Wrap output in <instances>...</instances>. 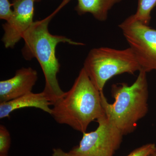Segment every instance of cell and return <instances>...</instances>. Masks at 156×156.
Listing matches in <instances>:
<instances>
[{"label": "cell", "mask_w": 156, "mask_h": 156, "mask_svg": "<svg viewBox=\"0 0 156 156\" xmlns=\"http://www.w3.org/2000/svg\"><path fill=\"white\" fill-rule=\"evenodd\" d=\"M40 1V0H36V1Z\"/></svg>", "instance_id": "cell-18"}, {"label": "cell", "mask_w": 156, "mask_h": 156, "mask_svg": "<svg viewBox=\"0 0 156 156\" xmlns=\"http://www.w3.org/2000/svg\"><path fill=\"white\" fill-rule=\"evenodd\" d=\"M101 92L83 67L69 91L53 104L51 115L58 124L83 134L90 123L105 114Z\"/></svg>", "instance_id": "cell-2"}, {"label": "cell", "mask_w": 156, "mask_h": 156, "mask_svg": "<svg viewBox=\"0 0 156 156\" xmlns=\"http://www.w3.org/2000/svg\"><path fill=\"white\" fill-rule=\"evenodd\" d=\"M84 69L100 92L107 82L118 75H134L141 70L134 52L130 48L118 50L101 47L89 51L84 61Z\"/></svg>", "instance_id": "cell-4"}, {"label": "cell", "mask_w": 156, "mask_h": 156, "mask_svg": "<svg viewBox=\"0 0 156 156\" xmlns=\"http://www.w3.org/2000/svg\"><path fill=\"white\" fill-rule=\"evenodd\" d=\"M122 0H77L76 11L80 15L89 13L99 21H105L109 11Z\"/></svg>", "instance_id": "cell-10"}, {"label": "cell", "mask_w": 156, "mask_h": 156, "mask_svg": "<svg viewBox=\"0 0 156 156\" xmlns=\"http://www.w3.org/2000/svg\"><path fill=\"white\" fill-rule=\"evenodd\" d=\"M155 151V144L149 143L137 148L127 156H150Z\"/></svg>", "instance_id": "cell-13"}, {"label": "cell", "mask_w": 156, "mask_h": 156, "mask_svg": "<svg viewBox=\"0 0 156 156\" xmlns=\"http://www.w3.org/2000/svg\"><path fill=\"white\" fill-rule=\"evenodd\" d=\"M147 73L140 70L136 80L130 86L125 83L112 85L111 92L115 99L114 103H109L103 92H101L105 115L123 135L134 132L137 123L148 112Z\"/></svg>", "instance_id": "cell-3"}, {"label": "cell", "mask_w": 156, "mask_h": 156, "mask_svg": "<svg viewBox=\"0 0 156 156\" xmlns=\"http://www.w3.org/2000/svg\"><path fill=\"white\" fill-rule=\"evenodd\" d=\"M37 79V73L32 68L23 67L17 70L13 77L0 82V103L32 92Z\"/></svg>", "instance_id": "cell-8"}, {"label": "cell", "mask_w": 156, "mask_h": 156, "mask_svg": "<svg viewBox=\"0 0 156 156\" xmlns=\"http://www.w3.org/2000/svg\"><path fill=\"white\" fill-rule=\"evenodd\" d=\"M9 0H0V18L8 21L11 18L13 14V10Z\"/></svg>", "instance_id": "cell-14"}, {"label": "cell", "mask_w": 156, "mask_h": 156, "mask_svg": "<svg viewBox=\"0 0 156 156\" xmlns=\"http://www.w3.org/2000/svg\"><path fill=\"white\" fill-rule=\"evenodd\" d=\"M52 102L44 92H31L13 100L0 103V119L10 117V114L16 110L25 108H35L51 115Z\"/></svg>", "instance_id": "cell-9"}, {"label": "cell", "mask_w": 156, "mask_h": 156, "mask_svg": "<svg viewBox=\"0 0 156 156\" xmlns=\"http://www.w3.org/2000/svg\"><path fill=\"white\" fill-rule=\"evenodd\" d=\"M150 156H156V151L154 152Z\"/></svg>", "instance_id": "cell-16"}, {"label": "cell", "mask_w": 156, "mask_h": 156, "mask_svg": "<svg viewBox=\"0 0 156 156\" xmlns=\"http://www.w3.org/2000/svg\"><path fill=\"white\" fill-rule=\"evenodd\" d=\"M52 156H73L69 153H66L59 148H54L53 150Z\"/></svg>", "instance_id": "cell-15"}, {"label": "cell", "mask_w": 156, "mask_h": 156, "mask_svg": "<svg viewBox=\"0 0 156 156\" xmlns=\"http://www.w3.org/2000/svg\"><path fill=\"white\" fill-rule=\"evenodd\" d=\"M70 1L63 0L52 14L41 20L34 21L22 37L24 41L23 56L26 60L33 58L37 60L45 77V85L43 92L52 105L65 93L60 88L57 78L60 66L56 56V46L61 43L73 45L83 44L66 37L53 35L48 29L52 18Z\"/></svg>", "instance_id": "cell-1"}, {"label": "cell", "mask_w": 156, "mask_h": 156, "mask_svg": "<svg viewBox=\"0 0 156 156\" xmlns=\"http://www.w3.org/2000/svg\"><path fill=\"white\" fill-rule=\"evenodd\" d=\"M94 131L83 134L79 145L69 153L73 156H113L119 149L124 135L105 114L97 120Z\"/></svg>", "instance_id": "cell-5"}, {"label": "cell", "mask_w": 156, "mask_h": 156, "mask_svg": "<svg viewBox=\"0 0 156 156\" xmlns=\"http://www.w3.org/2000/svg\"><path fill=\"white\" fill-rule=\"evenodd\" d=\"M0 156H8V154H0Z\"/></svg>", "instance_id": "cell-17"}, {"label": "cell", "mask_w": 156, "mask_h": 156, "mask_svg": "<svg viewBox=\"0 0 156 156\" xmlns=\"http://www.w3.org/2000/svg\"><path fill=\"white\" fill-rule=\"evenodd\" d=\"M141 69L156 72V30L134 19L133 15L119 25Z\"/></svg>", "instance_id": "cell-6"}, {"label": "cell", "mask_w": 156, "mask_h": 156, "mask_svg": "<svg viewBox=\"0 0 156 156\" xmlns=\"http://www.w3.org/2000/svg\"><path fill=\"white\" fill-rule=\"evenodd\" d=\"M35 2L36 0H13L12 16L2 24L4 34L2 41L7 49L14 48L33 23Z\"/></svg>", "instance_id": "cell-7"}, {"label": "cell", "mask_w": 156, "mask_h": 156, "mask_svg": "<svg viewBox=\"0 0 156 156\" xmlns=\"http://www.w3.org/2000/svg\"><path fill=\"white\" fill-rule=\"evenodd\" d=\"M10 133L5 126H0V154H8L11 146Z\"/></svg>", "instance_id": "cell-12"}, {"label": "cell", "mask_w": 156, "mask_h": 156, "mask_svg": "<svg viewBox=\"0 0 156 156\" xmlns=\"http://www.w3.org/2000/svg\"><path fill=\"white\" fill-rule=\"evenodd\" d=\"M156 5V0H138L136 13L132 15L136 20L148 25L151 13Z\"/></svg>", "instance_id": "cell-11"}]
</instances>
